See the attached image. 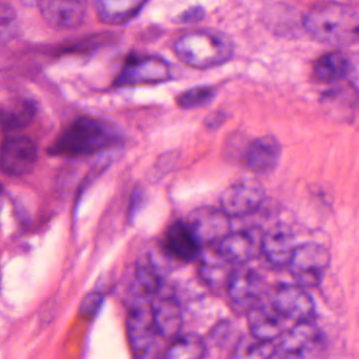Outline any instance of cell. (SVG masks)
Wrapping results in <instances>:
<instances>
[{"instance_id": "obj_1", "label": "cell", "mask_w": 359, "mask_h": 359, "mask_svg": "<svg viewBox=\"0 0 359 359\" xmlns=\"http://www.w3.org/2000/svg\"><path fill=\"white\" fill-rule=\"evenodd\" d=\"M306 32L327 46H350L359 43V13L333 0L313 4L303 19Z\"/></svg>"}, {"instance_id": "obj_2", "label": "cell", "mask_w": 359, "mask_h": 359, "mask_svg": "<svg viewBox=\"0 0 359 359\" xmlns=\"http://www.w3.org/2000/svg\"><path fill=\"white\" fill-rule=\"evenodd\" d=\"M121 142L118 133L105 122L79 118L67 126L48 149L52 156H90L107 151Z\"/></svg>"}, {"instance_id": "obj_3", "label": "cell", "mask_w": 359, "mask_h": 359, "mask_svg": "<svg viewBox=\"0 0 359 359\" xmlns=\"http://www.w3.org/2000/svg\"><path fill=\"white\" fill-rule=\"evenodd\" d=\"M174 52L184 65L208 69L229 61L233 56L234 46L225 33L201 29L180 36L175 42Z\"/></svg>"}, {"instance_id": "obj_4", "label": "cell", "mask_w": 359, "mask_h": 359, "mask_svg": "<svg viewBox=\"0 0 359 359\" xmlns=\"http://www.w3.org/2000/svg\"><path fill=\"white\" fill-rule=\"evenodd\" d=\"M170 63L156 55H135L128 57L114 82L116 88L155 86L172 79Z\"/></svg>"}, {"instance_id": "obj_5", "label": "cell", "mask_w": 359, "mask_h": 359, "mask_svg": "<svg viewBox=\"0 0 359 359\" xmlns=\"http://www.w3.org/2000/svg\"><path fill=\"white\" fill-rule=\"evenodd\" d=\"M330 262L328 249L322 245L307 243L297 246L288 268L297 285L314 288L322 284Z\"/></svg>"}, {"instance_id": "obj_6", "label": "cell", "mask_w": 359, "mask_h": 359, "mask_svg": "<svg viewBox=\"0 0 359 359\" xmlns=\"http://www.w3.org/2000/svg\"><path fill=\"white\" fill-rule=\"evenodd\" d=\"M270 305L287 320L311 322L316 304L311 295L299 285L280 284L270 293Z\"/></svg>"}, {"instance_id": "obj_7", "label": "cell", "mask_w": 359, "mask_h": 359, "mask_svg": "<svg viewBox=\"0 0 359 359\" xmlns=\"http://www.w3.org/2000/svg\"><path fill=\"white\" fill-rule=\"evenodd\" d=\"M265 198L262 185L255 181H241L224 190L219 198L222 211L229 217L255 212Z\"/></svg>"}, {"instance_id": "obj_8", "label": "cell", "mask_w": 359, "mask_h": 359, "mask_svg": "<svg viewBox=\"0 0 359 359\" xmlns=\"http://www.w3.org/2000/svg\"><path fill=\"white\" fill-rule=\"evenodd\" d=\"M186 223L194 232L201 246L219 244L231 232L229 217L221 208L202 207L196 209L190 213Z\"/></svg>"}, {"instance_id": "obj_9", "label": "cell", "mask_w": 359, "mask_h": 359, "mask_svg": "<svg viewBox=\"0 0 359 359\" xmlns=\"http://www.w3.org/2000/svg\"><path fill=\"white\" fill-rule=\"evenodd\" d=\"M37 159V147L29 137H12L2 145L0 166L10 176H25L33 172Z\"/></svg>"}, {"instance_id": "obj_10", "label": "cell", "mask_w": 359, "mask_h": 359, "mask_svg": "<svg viewBox=\"0 0 359 359\" xmlns=\"http://www.w3.org/2000/svg\"><path fill=\"white\" fill-rule=\"evenodd\" d=\"M130 350L136 359L153 358L157 344V331L151 320V309L135 308L128 318Z\"/></svg>"}, {"instance_id": "obj_11", "label": "cell", "mask_w": 359, "mask_h": 359, "mask_svg": "<svg viewBox=\"0 0 359 359\" xmlns=\"http://www.w3.org/2000/svg\"><path fill=\"white\" fill-rule=\"evenodd\" d=\"M226 291L232 303L238 309L247 312L261 303L264 293L263 278L251 268L241 266L234 269Z\"/></svg>"}, {"instance_id": "obj_12", "label": "cell", "mask_w": 359, "mask_h": 359, "mask_svg": "<svg viewBox=\"0 0 359 359\" xmlns=\"http://www.w3.org/2000/svg\"><path fill=\"white\" fill-rule=\"evenodd\" d=\"M38 8L50 27L74 29L86 19L88 0H39Z\"/></svg>"}, {"instance_id": "obj_13", "label": "cell", "mask_w": 359, "mask_h": 359, "mask_svg": "<svg viewBox=\"0 0 359 359\" xmlns=\"http://www.w3.org/2000/svg\"><path fill=\"white\" fill-rule=\"evenodd\" d=\"M295 248L294 236L287 226H274L261 238V253L276 268L288 267Z\"/></svg>"}, {"instance_id": "obj_14", "label": "cell", "mask_w": 359, "mask_h": 359, "mask_svg": "<svg viewBox=\"0 0 359 359\" xmlns=\"http://www.w3.org/2000/svg\"><path fill=\"white\" fill-rule=\"evenodd\" d=\"M249 333L261 341L273 343L286 332V318L271 305L259 303L246 312Z\"/></svg>"}, {"instance_id": "obj_15", "label": "cell", "mask_w": 359, "mask_h": 359, "mask_svg": "<svg viewBox=\"0 0 359 359\" xmlns=\"http://www.w3.org/2000/svg\"><path fill=\"white\" fill-rule=\"evenodd\" d=\"M149 309L158 335L164 339H174L181 334L184 316L176 297L168 295L155 297Z\"/></svg>"}, {"instance_id": "obj_16", "label": "cell", "mask_w": 359, "mask_h": 359, "mask_svg": "<svg viewBox=\"0 0 359 359\" xmlns=\"http://www.w3.org/2000/svg\"><path fill=\"white\" fill-rule=\"evenodd\" d=\"M282 147L278 139L272 136L259 137L253 140L245 151V168L255 174H269L280 162Z\"/></svg>"}, {"instance_id": "obj_17", "label": "cell", "mask_w": 359, "mask_h": 359, "mask_svg": "<svg viewBox=\"0 0 359 359\" xmlns=\"http://www.w3.org/2000/svg\"><path fill=\"white\" fill-rule=\"evenodd\" d=\"M198 264V276L206 286L213 290H227L230 278L233 273L234 265L227 261L221 253L215 250H207L201 253Z\"/></svg>"}, {"instance_id": "obj_18", "label": "cell", "mask_w": 359, "mask_h": 359, "mask_svg": "<svg viewBox=\"0 0 359 359\" xmlns=\"http://www.w3.org/2000/svg\"><path fill=\"white\" fill-rule=\"evenodd\" d=\"M217 249L232 265L243 266L261 252V241L257 242L250 232H230L217 244Z\"/></svg>"}, {"instance_id": "obj_19", "label": "cell", "mask_w": 359, "mask_h": 359, "mask_svg": "<svg viewBox=\"0 0 359 359\" xmlns=\"http://www.w3.org/2000/svg\"><path fill=\"white\" fill-rule=\"evenodd\" d=\"M168 252L181 262H190L201 253V245L187 223L176 222L170 226L164 238Z\"/></svg>"}, {"instance_id": "obj_20", "label": "cell", "mask_w": 359, "mask_h": 359, "mask_svg": "<svg viewBox=\"0 0 359 359\" xmlns=\"http://www.w3.org/2000/svg\"><path fill=\"white\" fill-rule=\"evenodd\" d=\"M149 0H95L97 16L107 25H120L138 16Z\"/></svg>"}, {"instance_id": "obj_21", "label": "cell", "mask_w": 359, "mask_h": 359, "mask_svg": "<svg viewBox=\"0 0 359 359\" xmlns=\"http://www.w3.org/2000/svg\"><path fill=\"white\" fill-rule=\"evenodd\" d=\"M352 73V60L341 50L322 55L313 65V76L318 81L332 83L345 79Z\"/></svg>"}, {"instance_id": "obj_22", "label": "cell", "mask_w": 359, "mask_h": 359, "mask_svg": "<svg viewBox=\"0 0 359 359\" xmlns=\"http://www.w3.org/2000/svg\"><path fill=\"white\" fill-rule=\"evenodd\" d=\"M206 345L202 337L194 333L180 334L166 349L165 359H203Z\"/></svg>"}, {"instance_id": "obj_23", "label": "cell", "mask_w": 359, "mask_h": 359, "mask_svg": "<svg viewBox=\"0 0 359 359\" xmlns=\"http://www.w3.org/2000/svg\"><path fill=\"white\" fill-rule=\"evenodd\" d=\"M35 115L33 102L22 101L0 109V124L8 130H18L31 123Z\"/></svg>"}, {"instance_id": "obj_24", "label": "cell", "mask_w": 359, "mask_h": 359, "mask_svg": "<svg viewBox=\"0 0 359 359\" xmlns=\"http://www.w3.org/2000/svg\"><path fill=\"white\" fill-rule=\"evenodd\" d=\"M272 344L261 341L249 333L238 339L231 359H268L276 348Z\"/></svg>"}, {"instance_id": "obj_25", "label": "cell", "mask_w": 359, "mask_h": 359, "mask_svg": "<svg viewBox=\"0 0 359 359\" xmlns=\"http://www.w3.org/2000/svg\"><path fill=\"white\" fill-rule=\"evenodd\" d=\"M136 285L139 292L147 297H156L161 289V276L151 259L139 263L136 270Z\"/></svg>"}, {"instance_id": "obj_26", "label": "cell", "mask_w": 359, "mask_h": 359, "mask_svg": "<svg viewBox=\"0 0 359 359\" xmlns=\"http://www.w3.org/2000/svg\"><path fill=\"white\" fill-rule=\"evenodd\" d=\"M215 96L213 86H196L182 93L177 98V104L182 109H191L208 104Z\"/></svg>"}, {"instance_id": "obj_27", "label": "cell", "mask_w": 359, "mask_h": 359, "mask_svg": "<svg viewBox=\"0 0 359 359\" xmlns=\"http://www.w3.org/2000/svg\"><path fill=\"white\" fill-rule=\"evenodd\" d=\"M19 27L16 10L10 4L0 2V44L12 41L18 34Z\"/></svg>"}, {"instance_id": "obj_28", "label": "cell", "mask_w": 359, "mask_h": 359, "mask_svg": "<svg viewBox=\"0 0 359 359\" xmlns=\"http://www.w3.org/2000/svg\"><path fill=\"white\" fill-rule=\"evenodd\" d=\"M104 297L102 293L92 292L88 293L83 299L79 307L80 316L84 318H92L102 307Z\"/></svg>"}, {"instance_id": "obj_29", "label": "cell", "mask_w": 359, "mask_h": 359, "mask_svg": "<svg viewBox=\"0 0 359 359\" xmlns=\"http://www.w3.org/2000/svg\"><path fill=\"white\" fill-rule=\"evenodd\" d=\"M268 359H312V358L299 350L278 345V347L274 348L273 352L270 354Z\"/></svg>"}, {"instance_id": "obj_30", "label": "cell", "mask_w": 359, "mask_h": 359, "mask_svg": "<svg viewBox=\"0 0 359 359\" xmlns=\"http://www.w3.org/2000/svg\"><path fill=\"white\" fill-rule=\"evenodd\" d=\"M204 11L201 8H192L189 10L186 11L183 15H182V20L184 22H196V21L201 20L204 17Z\"/></svg>"}, {"instance_id": "obj_31", "label": "cell", "mask_w": 359, "mask_h": 359, "mask_svg": "<svg viewBox=\"0 0 359 359\" xmlns=\"http://www.w3.org/2000/svg\"><path fill=\"white\" fill-rule=\"evenodd\" d=\"M224 120H225V116H224L223 113H221V111H215V113L210 114V115L205 119V123H206L208 128H217V126H221Z\"/></svg>"}, {"instance_id": "obj_32", "label": "cell", "mask_w": 359, "mask_h": 359, "mask_svg": "<svg viewBox=\"0 0 359 359\" xmlns=\"http://www.w3.org/2000/svg\"><path fill=\"white\" fill-rule=\"evenodd\" d=\"M29 4H36V6H38V2H39V0H27Z\"/></svg>"}]
</instances>
